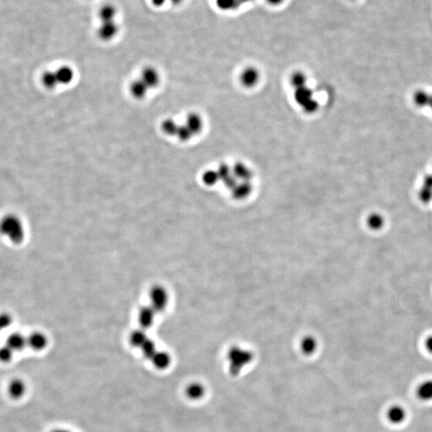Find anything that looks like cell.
<instances>
[{"label":"cell","mask_w":432,"mask_h":432,"mask_svg":"<svg viewBox=\"0 0 432 432\" xmlns=\"http://www.w3.org/2000/svg\"><path fill=\"white\" fill-rule=\"evenodd\" d=\"M0 235L14 244H19L25 236L23 221L17 215H6L0 220Z\"/></svg>","instance_id":"6da1fadb"},{"label":"cell","mask_w":432,"mask_h":432,"mask_svg":"<svg viewBox=\"0 0 432 432\" xmlns=\"http://www.w3.org/2000/svg\"><path fill=\"white\" fill-rule=\"evenodd\" d=\"M11 317L7 314H0V335L11 324Z\"/></svg>","instance_id":"f1b7e54d"},{"label":"cell","mask_w":432,"mask_h":432,"mask_svg":"<svg viewBox=\"0 0 432 432\" xmlns=\"http://www.w3.org/2000/svg\"><path fill=\"white\" fill-rule=\"evenodd\" d=\"M140 348H141L142 352L144 354V356L147 358H149V359H152L154 355L157 352L156 344L151 340H147Z\"/></svg>","instance_id":"cb8c5ba5"},{"label":"cell","mask_w":432,"mask_h":432,"mask_svg":"<svg viewBox=\"0 0 432 432\" xmlns=\"http://www.w3.org/2000/svg\"><path fill=\"white\" fill-rule=\"evenodd\" d=\"M430 93L424 89H418L413 94V102L420 108L428 107L431 98Z\"/></svg>","instance_id":"ac0fdd59"},{"label":"cell","mask_w":432,"mask_h":432,"mask_svg":"<svg viewBox=\"0 0 432 432\" xmlns=\"http://www.w3.org/2000/svg\"><path fill=\"white\" fill-rule=\"evenodd\" d=\"M233 170V174L235 175V177L240 178L243 180L248 182L250 179L251 177H252V172L244 164H236Z\"/></svg>","instance_id":"603a6c76"},{"label":"cell","mask_w":432,"mask_h":432,"mask_svg":"<svg viewBox=\"0 0 432 432\" xmlns=\"http://www.w3.org/2000/svg\"><path fill=\"white\" fill-rule=\"evenodd\" d=\"M27 345L34 350H42L47 345V339L41 332H34L29 336Z\"/></svg>","instance_id":"ba28073f"},{"label":"cell","mask_w":432,"mask_h":432,"mask_svg":"<svg viewBox=\"0 0 432 432\" xmlns=\"http://www.w3.org/2000/svg\"><path fill=\"white\" fill-rule=\"evenodd\" d=\"M148 340V337H147V335H146L144 331L137 330L135 331L131 335L130 343H131L132 346H135V347H141L143 346V344Z\"/></svg>","instance_id":"7402d4cb"},{"label":"cell","mask_w":432,"mask_h":432,"mask_svg":"<svg viewBox=\"0 0 432 432\" xmlns=\"http://www.w3.org/2000/svg\"><path fill=\"white\" fill-rule=\"evenodd\" d=\"M419 399L423 401L432 400V379L426 380L421 383L416 391Z\"/></svg>","instance_id":"e0dca14e"},{"label":"cell","mask_w":432,"mask_h":432,"mask_svg":"<svg viewBox=\"0 0 432 432\" xmlns=\"http://www.w3.org/2000/svg\"><path fill=\"white\" fill-rule=\"evenodd\" d=\"M58 82L61 85H68L73 81L75 77L74 70L69 66H62L56 71Z\"/></svg>","instance_id":"8fae6325"},{"label":"cell","mask_w":432,"mask_h":432,"mask_svg":"<svg viewBox=\"0 0 432 432\" xmlns=\"http://www.w3.org/2000/svg\"><path fill=\"white\" fill-rule=\"evenodd\" d=\"M14 351L5 344L0 347V360L2 362H10L12 359Z\"/></svg>","instance_id":"4316f807"},{"label":"cell","mask_w":432,"mask_h":432,"mask_svg":"<svg viewBox=\"0 0 432 432\" xmlns=\"http://www.w3.org/2000/svg\"><path fill=\"white\" fill-rule=\"evenodd\" d=\"M295 99L299 105L305 109V111L313 112L317 109V102L312 98V90L307 88V86L296 88Z\"/></svg>","instance_id":"7a4b0ae2"},{"label":"cell","mask_w":432,"mask_h":432,"mask_svg":"<svg viewBox=\"0 0 432 432\" xmlns=\"http://www.w3.org/2000/svg\"><path fill=\"white\" fill-rule=\"evenodd\" d=\"M205 389L200 383H191L186 387V395L191 400H199L204 395Z\"/></svg>","instance_id":"d6986e66"},{"label":"cell","mask_w":432,"mask_h":432,"mask_svg":"<svg viewBox=\"0 0 432 432\" xmlns=\"http://www.w3.org/2000/svg\"><path fill=\"white\" fill-rule=\"evenodd\" d=\"M420 198L423 201L428 202L430 200L432 197V189L428 188L426 186H423L422 188L420 189Z\"/></svg>","instance_id":"f546056e"},{"label":"cell","mask_w":432,"mask_h":432,"mask_svg":"<svg viewBox=\"0 0 432 432\" xmlns=\"http://www.w3.org/2000/svg\"><path fill=\"white\" fill-rule=\"evenodd\" d=\"M219 179V174H218V172H215V171H207V172H205L203 175V182L208 186L215 184Z\"/></svg>","instance_id":"d4e9b609"},{"label":"cell","mask_w":432,"mask_h":432,"mask_svg":"<svg viewBox=\"0 0 432 432\" xmlns=\"http://www.w3.org/2000/svg\"><path fill=\"white\" fill-rule=\"evenodd\" d=\"M117 10L115 6L112 4H105L98 10V18L101 23L113 22L115 21Z\"/></svg>","instance_id":"4fadbf2b"},{"label":"cell","mask_w":432,"mask_h":432,"mask_svg":"<svg viewBox=\"0 0 432 432\" xmlns=\"http://www.w3.org/2000/svg\"><path fill=\"white\" fill-rule=\"evenodd\" d=\"M154 366L157 369L164 370L168 368L171 364V356L164 351H157L152 358Z\"/></svg>","instance_id":"2e32d148"},{"label":"cell","mask_w":432,"mask_h":432,"mask_svg":"<svg viewBox=\"0 0 432 432\" xmlns=\"http://www.w3.org/2000/svg\"><path fill=\"white\" fill-rule=\"evenodd\" d=\"M25 391H26V385H25L24 382L21 379H14L9 384V394L14 399H19V398L23 397Z\"/></svg>","instance_id":"9a60e30c"},{"label":"cell","mask_w":432,"mask_h":432,"mask_svg":"<svg viewBox=\"0 0 432 432\" xmlns=\"http://www.w3.org/2000/svg\"><path fill=\"white\" fill-rule=\"evenodd\" d=\"M152 309L156 312H163L167 307L168 295L166 290L160 286L154 287L150 294Z\"/></svg>","instance_id":"3957f363"},{"label":"cell","mask_w":432,"mask_h":432,"mask_svg":"<svg viewBox=\"0 0 432 432\" xmlns=\"http://www.w3.org/2000/svg\"><path fill=\"white\" fill-rule=\"evenodd\" d=\"M306 82H307V79H306L305 75L300 73V72L295 73L291 77V84H292L293 86H295V88L306 86Z\"/></svg>","instance_id":"484cf974"},{"label":"cell","mask_w":432,"mask_h":432,"mask_svg":"<svg viewBox=\"0 0 432 432\" xmlns=\"http://www.w3.org/2000/svg\"><path fill=\"white\" fill-rule=\"evenodd\" d=\"M351 1H355V0H351Z\"/></svg>","instance_id":"74e56055"},{"label":"cell","mask_w":432,"mask_h":432,"mask_svg":"<svg viewBox=\"0 0 432 432\" xmlns=\"http://www.w3.org/2000/svg\"><path fill=\"white\" fill-rule=\"evenodd\" d=\"M184 123L194 136L200 133L203 130V119L196 113H191L187 115Z\"/></svg>","instance_id":"52a82bcc"},{"label":"cell","mask_w":432,"mask_h":432,"mask_svg":"<svg viewBox=\"0 0 432 432\" xmlns=\"http://www.w3.org/2000/svg\"><path fill=\"white\" fill-rule=\"evenodd\" d=\"M428 107H430L431 110L432 111V94H431L430 102H429V104H428Z\"/></svg>","instance_id":"d590c367"},{"label":"cell","mask_w":432,"mask_h":432,"mask_svg":"<svg viewBox=\"0 0 432 432\" xmlns=\"http://www.w3.org/2000/svg\"><path fill=\"white\" fill-rule=\"evenodd\" d=\"M178 125L179 124L176 123L174 119H167L163 121L162 124H161V129L165 135L172 136V137H176Z\"/></svg>","instance_id":"ffe728a7"},{"label":"cell","mask_w":432,"mask_h":432,"mask_svg":"<svg viewBox=\"0 0 432 432\" xmlns=\"http://www.w3.org/2000/svg\"><path fill=\"white\" fill-rule=\"evenodd\" d=\"M171 2L173 3V4H179L181 2H182V0H170Z\"/></svg>","instance_id":"e575fe53"},{"label":"cell","mask_w":432,"mask_h":432,"mask_svg":"<svg viewBox=\"0 0 432 432\" xmlns=\"http://www.w3.org/2000/svg\"><path fill=\"white\" fill-rule=\"evenodd\" d=\"M42 82L47 89L56 88V86L59 85L56 72L49 71V72H45L42 77Z\"/></svg>","instance_id":"44dd1931"},{"label":"cell","mask_w":432,"mask_h":432,"mask_svg":"<svg viewBox=\"0 0 432 432\" xmlns=\"http://www.w3.org/2000/svg\"><path fill=\"white\" fill-rule=\"evenodd\" d=\"M259 80V73L258 70L254 68H246L244 72H242L240 76V80L244 86L248 87H252L255 86Z\"/></svg>","instance_id":"30bf717a"},{"label":"cell","mask_w":432,"mask_h":432,"mask_svg":"<svg viewBox=\"0 0 432 432\" xmlns=\"http://www.w3.org/2000/svg\"><path fill=\"white\" fill-rule=\"evenodd\" d=\"M130 93L135 99H144L148 95L150 89L141 79L135 80L129 86Z\"/></svg>","instance_id":"8992f818"},{"label":"cell","mask_w":432,"mask_h":432,"mask_svg":"<svg viewBox=\"0 0 432 432\" xmlns=\"http://www.w3.org/2000/svg\"><path fill=\"white\" fill-rule=\"evenodd\" d=\"M6 345L10 347L13 351H19L23 350L26 345H27V338L19 333H14L10 335L6 340Z\"/></svg>","instance_id":"7c38bea8"},{"label":"cell","mask_w":432,"mask_h":432,"mask_svg":"<svg viewBox=\"0 0 432 432\" xmlns=\"http://www.w3.org/2000/svg\"><path fill=\"white\" fill-rule=\"evenodd\" d=\"M387 416L391 424H400L405 420L407 413L402 406L394 405L387 411Z\"/></svg>","instance_id":"9c48e42d"},{"label":"cell","mask_w":432,"mask_h":432,"mask_svg":"<svg viewBox=\"0 0 432 432\" xmlns=\"http://www.w3.org/2000/svg\"><path fill=\"white\" fill-rule=\"evenodd\" d=\"M266 2H268L269 4L273 5V6H278L284 2V0H266Z\"/></svg>","instance_id":"d6a6232c"},{"label":"cell","mask_w":432,"mask_h":432,"mask_svg":"<svg viewBox=\"0 0 432 432\" xmlns=\"http://www.w3.org/2000/svg\"><path fill=\"white\" fill-rule=\"evenodd\" d=\"M156 312L152 309V307H144L140 311L139 315V321L140 325L144 328H150L153 324L155 320V315Z\"/></svg>","instance_id":"5bb4252c"},{"label":"cell","mask_w":432,"mask_h":432,"mask_svg":"<svg viewBox=\"0 0 432 432\" xmlns=\"http://www.w3.org/2000/svg\"><path fill=\"white\" fill-rule=\"evenodd\" d=\"M168 0H152V3L157 7L164 6Z\"/></svg>","instance_id":"1f68e13d"},{"label":"cell","mask_w":432,"mask_h":432,"mask_svg":"<svg viewBox=\"0 0 432 432\" xmlns=\"http://www.w3.org/2000/svg\"><path fill=\"white\" fill-rule=\"evenodd\" d=\"M368 224L374 229H379L383 224V219L379 214H373L368 219Z\"/></svg>","instance_id":"83f0119b"},{"label":"cell","mask_w":432,"mask_h":432,"mask_svg":"<svg viewBox=\"0 0 432 432\" xmlns=\"http://www.w3.org/2000/svg\"><path fill=\"white\" fill-rule=\"evenodd\" d=\"M426 346L428 351H430L432 354V336L427 340Z\"/></svg>","instance_id":"836d02e7"},{"label":"cell","mask_w":432,"mask_h":432,"mask_svg":"<svg viewBox=\"0 0 432 432\" xmlns=\"http://www.w3.org/2000/svg\"><path fill=\"white\" fill-rule=\"evenodd\" d=\"M140 79L144 81V84L148 86L150 90L156 88L160 85L161 81V76L160 72L154 67H145L142 70Z\"/></svg>","instance_id":"277c9868"},{"label":"cell","mask_w":432,"mask_h":432,"mask_svg":"<svg viewBox=\"0 0 432 432\" xmlns=\"http://www.w3.org/2000/svg\"><path fill=\"white\" fill-rule=\"evenodd\" d=\"M423 186H426L428 188L432 189V174H428L424 178V185Z\"/></svg>","instance_id":"4dcf8cb0"},{"label":"cell","mask_w":432,"mask_h":432,"mask_svg":"<svg viewBox=\"0 0 432 432\" xmlns=\"http://www.w3.org/2000/svg\"><path fill=\"white\" fill-rule=\"evenodd\" d=\"M118 33L119 26L115 23V21L101 23L97 30V35L102 41H110L118 35Z\"/></svg>","instance_id":"5b68a950"},{"label":"cell","mask_w":432,"mask_h":432,"mask_svg":"<svg viewBox=\"0 0 432 432\" xmlns=\"http://www.w3.org/2000/svg\"><path fill=\"white\" fill-rule=\"evenodd\" d=\"M52 432H71L69 431L64 430V429H58V430H55Z\"/></svg>","instance_id":"8d00e7d4"}]
</instances>
